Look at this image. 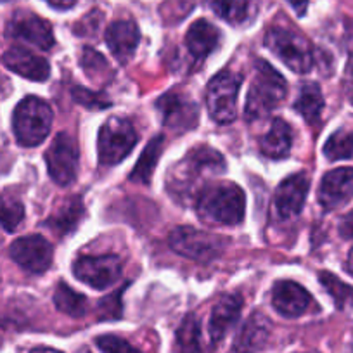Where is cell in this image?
I'll return each mask as SVG.
<instances>
[{
  "label": "cell",
  "instance_id": "1",
  "mask_svg": "<svg viewBox=\"0 0 353 353\" xmlns=\"http://www.w3.org/2000/svg\"><path fill=\"white\" fill-rule=\"evenodd\" d=\"M244 208V192L232 182L206 185L196 201V212L201 220L220 225H237L243 222Z\"/></svg>",
  "mask_w": 353,
  "mask_h": 353
},
{
  "label": "cell",
  "instance_id": "2",
  "mask_svg": "<svg viewBox=\"0 0 353 353\" xmlns=\"http://www.w3.org/2000/svg\"><path fill=\"white\" fill-rule=\"evenodd\" d=\"M286 92L288 85L283 74L267 61H256L254 77L248 90V101L244 108L246 120L254 121L269 117L274 108L283 103Z\"/></svg>",
  "mask_w": 353,
  "mask_h": 353
},
{
  "label": "cell",
  "instance_id": "3",
  "mask_svg": "<svg viewBox=\"0 0 353 353\" xmlns=\"http://www.w3.org/2000/svg\"><path fill=\"white\" fill-rule=\"evenodd\" d=\"M54 113L49 104L35 96H28L16 106L12 114V130L16 141L25 148L42 144L52 127Z\"/></svg>",
  "mask_w": 353,
  "mask_h": 353
},
{
  "label": "cell",
  "instance_id": "4",
  "mask_svg": "<svg viewBox=\"0 0 353 353\" xmlns=\"http://www.w3.org/2000/svg\"><path fill=\"white\" fill-rule=\"evenodd\" d=\"M265 46L294 73H308L314 66V50L310 43L293 30L274 26L265 35Z\"/></svg>",
  "mask_w": 353,
  "mask_h": 353
},
{
  "label": "cell",
  "instance_id": "5",
  "mask_svg": "<svg viewBox=\"0 0 353 353\" xmlns=\"http://www.w3.org/2000/svg\"><path fill=\"white\" fill-rule=\"evenodd\" d=\"M170 246L181 256L196 261H212L225 251V248L229 246V239L184 225L176 227L170 234Z\"/></svg>",
  "mask_w": 353,
  "mask_h": 353
},
{
  "label": "cell",
  "instance_id": "6",
  "mask_svg": "<svg viewBox=\"0 0 353 353\" xmlns=\"http://www.w3.org/2000/svg\"><path fill=\"white\" fill-rule=\"evenodd\" d=\"M137 142L139 135L130 121L117 117L110 118L101 127L99 137H97L101 165H117L123 161Z\"/></svg>",
  "mask_w": 353,
  "mask_h": 353
},
{
  "label": "cell",
  "instance_id": "7",
  "mask_svg": "<svg viewBox=\"0 0 353 353\" xmlns=\"http://www.w3.org/2000/svg\"><path fill=\"white\" fill-rule=\"evenodd\" d=\"M239 87L241 77L232 71H222L210 80L206 88V108L216 123L227 125L236 120Z\"/></svg>",
  "mask_w": 353,
  "mask_h": 353
},
{
  "label": "cell",
  "instance_id": "8",
  "mask_svg": "<svg viewBox=\"0 0 353 353\" xmlns=\"http://www.w3.org/2000/svg\"><path fill=\"white\" fill-rule=\"evenodd\" d=\"M222 172H225V159L220 152L213 151L212 148H196L189 152L184 161H181L176 168V176L170 179V189H192L203 176Z\"/></svg>",
  "mask_w": 353,
  "mask_h": 353
},
{
  "label": "cell",
  "instance_id": "9",
  "mask_svg": "<svg viewBox=\"0 0 353 353\" xmlns=\"http://www.w3.org/2000/svg\"><path fill=\"white\" fill-rule=\"evenodd\" d=\"M123 265L117 254L80 256L73 263V274L78 281L96 290H106L121 277Z\"/></svg>",
  "mask_w": 353,
  "mask_h": 353
},
{
  "label": "cell",
  "instance_id": "10",
  "mask_svg": "<svg viewBox=\"0 0 353 353\" xmlns=\"http://www.w3.org/2000/svg\"><path fill=\"white\" fill-rule=\"evenodd\" d=\"M46 161L50 179L57 185L66 188L73 184L78 175V148L74 139L64 132L56 135L46 152Z\"/></svg>",
  "mask_w": 353,
  "mask_h": 353
},
{
  "label": "cell",
  "instance_id": "11",
  "mask_svg": "<svg viewBox=\"0 0 353 353\" xmlns=\"http://www.w3.org/2000/svg\"><path fill=\"white\" fill-rule=\"evenodd\" d=\"M9 254L26 272L42 274L52 263L54 250L46 237L33 234L16 239L9 248Z\"/></svg>",
  "mask_w": 353,
  "mask_h": 353
},
{
  "label": "cell",
  "instance_id": "12",
  "mask_svg": "<svg viewBox=\"0 0 353 353\" xmlns=\"http://www.w3.org/2000/svg\"><path fill=\"white\" fill-rule=\"evenodd\" d=\"M308 189H310V179L307 173H294V175L288 176L286 181L281 182L276 196H274L277 216L281 220H290L300 215Z\"/></svg>",
  "mask_w": 353,
  "mask_h": 353
},
{
  "label": "cell",
  "instance_id": "13",
  "mask_svg": "<svg viewBox=\"0 0 353 353\" xmlns=\"http://www.w3.org/2000/svg\"><path fill=\"white\" fill-rule=\"evenodd\" d=\"M8 35L16 40L39 47L42 50H50L54 47L52 26L46 19L32 14V12H18L8 26Z\"/></svg>",
  "mask_w": 353,
  "mask_h": 353
},
{
  "label": "cell",
  "instance_id": "14",
  "mask_svg": "<svg viewBox=\"0 0 353 353\" xmlns=\"http://www.w3.org/2000/svg\"><path fill=\"white\" fill-rule=\"evenodd\" d=\"M353 198V168L331 170L324 175L319 188V203L324 210H334Z\"/></svg>",
  "mask_w": 353,
  "mask_h": 353
},
{
  "label": "cell",
  "instance_id": "15",
  "mask_svg": "<svg viewBox=\"0 0 353 353\" xmlns=\"http://www.w3.org/2000/svg\"><path fill=\"white\" fill-rule=\"evenodd\" d=\"M163 123L175 132H185L198 121V108L184 94L170 92L158 101Z\"/></svg>",
  "mask_w": 353,
  "mask_h": 353
},
{
  "label": "cell",
  "instance_id": "16",
  "mask_svg": "<svg viewBox=\"0 0 353 353\" xmlns=\"http://www.w3.org/2000/svg\"><path fill=\"white\" fill-rule=\"evenodd\" d=\"M272 305L283 317H300L312 305V296L294 281H279L274 284Z\"/></svg>",
  "mask_w": 353,
  "mask_h": 353
},
{
  "label": "cell",
  "instance_id": "17",
  "mask_svg": "<svg viewBox=\"0 0 353 353\" xmlns=\"http://www.w3.org/2000/svg\"><path fill=\"white\" fill-rule=\"evenodd\" d=\"M243 308V298L239 294H223L213 307L208 322V334L213 345L222 341L229 329L237 322Z\"/></svg>",
  "mask_w": 353,
  "mask_h": 353
},
{
  "label": "cell",
  "instance_id": "18",
  "mask_svg": "<svg viewBox=\"0 0 353 353\" xmlns=\"http://www.w3.org/2000/svg\"><path fill=\"white\" fill-rule=\"evenodd\" d=\"M2 63L11 71L18 73L19 77H25L33 81H46L50 74L47 59L23 49V47H11L9 50H6L2 56Z\"/></svg>",
  "mask_w": 353,
  "mask_h": 353
},
{
  "label": "cell",
  "instance_id": "19",
  "mask_svg": "<svg viewBox=\"0 0 353 353\" xmlns=\"http://www.w3.org/2000/svg\"><path fill=\"white\" fill-rule=\"evenodd\" d=\"M270 329L272 325H270L269 319L260 312H254L237 334L230 353H256L258 350L263 348L265 343L269 341Z\"/></svg>",
  "mask_w": 353,
  "mask_h": 353
},
{
  "label": "cell",
  "instance_id": "20",
  "mask_svg": "<svg viewBox=\"0 0 353 353\" xmlns=\"http://www.w3.org/2000/svg\"><path fill=\"white\" fill-rule=\"evenodd\" d=\"M141 40V32L139 26L130 19H123V21H114L110 25L106 32V43L113 56L117 57L120 63H127L130 57L134 56L135 49Z\"/></svg>",
  "mask_w": 353,
  "mask_h": 353
},
{
  "label": "cell",
  "instance_id": "21",
  "mask_svg": "<svg viewBox=\"0 0 353 353\" xmlns=\"http://www.w3.org/2000/svg\"><path fill=\"white\" fill-rule=\"evenodd\" d=\"M220 40V32L206 19H198L191 25L185 35V46L194 59H206L216 49Z\"/></svg>",
  "mask_w": 353,
  "mask_h": 353
},
{
  "label": "cell",
  "instance_id": "22",
  "mask_svg": "<svg viewBox=\"0 0 353 353\" xmlns=\"http://www.w3.org/2000/svg\"><path fill=\"white\" fill-rule=\"evenodd\" d=\"M291 145H293V130L286 121L276 118L269 132L261 137L260 151L267 158L283 159L290 154Z\"/></svg>",
  "mask_w": 353,
  "mask_h": 353
},
{
  "label": "cell",
  "instance_id": "23",
  "mask_svg": "<svg viewBox=\"0 0 353 353\" xmlns=\"http://www.w3.org/2000/svg\"><path fill=\"white\" fill-rule=\"evenodd\" d=\"M294 110L308 121V123H317L324 110V97H322L321 87L314 81H305L300 87L296 101H294Z\"/></svg>",
  "mask_w": 353,
  "mask_h": 353
},
{
  "label": "cell",
  "instance_id": "24",
  "mask_svg": "<svg viewBox=\"0 0 353 353\" xmlns=\"http://www.w3.org/2000/svg\"><path fill=\"white\" fill-rule=\"evenodd\" d=\"M81 216H83V205H81V199L71 198L66 199L54 215H50V219L47 220L46 225L56 230L59 236H64V234L73 232L74 227H77L78 222L81 220Z\"/></svg>",
  "mask_w": 353,
  "mask_h": 353
},
{
  "label": "cell",
  "instance_id": "25",
  "mask_svg": "<svg viewBox=\"0 0 353 353\" xmlns=\"http://www.w3.org/2000/svg\"><path fill=\"white\" fill-rule=\"evenodd\" d=\"M163 151V137H154L148 145H145L144 152L139 158L137 166L132 170L130 173V181L139 182V184H148L151 181V175L154 172L156 165H158V159L161 156Z\"/></svg>",
  "mask_w": 353,
  "mask_h": 353
},
{
  "label": "cell",
  "instance_id": "26",
  "mask_svg": "<svg viewBox=\"0 0 353 353\" xmlns=\"http://www.w3.org/2000/svg\"><path fill=\"white\" fill-rule=\"evenodd\" d=\"M54 305L57 310L70 317H83L87 312V298L71 290L66 283L57 284L54 291Z\"/></svg>",
  "mask_w": 353,
  "mask_h": 353
},
{
  "label": "cell",
  "instance_id": "27",
  "mask_svg": "<svg viewBox=\"0 0 353 353\" xmlns=\"http://www.w3.org/2000/svg\"><path fill=\"white\" fill-rule=\"evenodd\" d=\"M176 353H206L201 345V329L194 315H188L176 331Z\"/></svg>",
  "mask_w": 353,
  "mask_h": 353
},
{
  "label": "cell",
  "instance_id": "28",
  "mask_svg": "<svg viewBox=\"0 0 353 353\" xmlns=\"http://www.w3.org/2000/svg\"><path fill=\"white\" fill-rule=\"evenodd\" d=\"M212 9L230 25H241L250 18L253 0H212Z\"/></svg>",
  "mask_w": 353,
  "mask_h": 353
},
{
  "label": "cell",
  "instance_id": "29",
  "mask_svg": "<svg viewBox=\"0 0 353 353\" xmlns=\"http://www.w3.org/2000/svg\"><path fill=\"white\" fill-rule=\"evenodd\" d=\"M319 281L324 286V290L327 291L329 296L334 300V305L339 310H346V308L353 307V288L348 286L346 283H343L339 277H336L331 272H321L319 274Z\"/></svg>",
  "mask_w": 353,
  "mask_h": 353
},
{
  "label": "cell",
  "instance_id": "30",
  "mask_svg": "<svg viewBox=\"0 0 353 353\" xmlns=\"http://www.w3.org/2000/svg\"><path fill=\"white\" fill-rule=\"evenodd\" d=\"M25 219V206L11 194H0V227L14 232Z\"/></svg>",
  "mask_w": 353,
  "mask_h": 353
},
{
  "label": "cell",
  "instance_id": "31",
  "mask_svg": "<svg viewBox=\"0 0 353 353\" xmlns=\"http://www.w3.org/2000/svg\"><path fill=\"white\" fill-rule=\"evenodd\" d=\"M325 158L331 161L350 159L353 156V132H334L324 144Z\"/></svg>",
  "mask_w": 353,
  "mask_h": 353
},
{
  "label": "cell",
  "instance_id": "32",
  "mask_svg": "<svg viewBox=\"0 0 353 353\" xmlns=\"http://www.w3.org/2000/svg\"><path fill=\"white\" fill-rule=\"evenodd\" d=\"M96 345L103 353H142L135 346H132L127 339L114 334H103L96 339Z\"/></svg>",
  "mask_w": 353,
  "mask_h": 353
},
{
  "label": "cell",
  "instance_id": "33",
  "mask_svg": "<svg viewBox=\"0 0 353 353\" xmlns=\"http://www.w3.org/2000/svg\"><path fill=\"white\" fill-rule=\"evenodd\" d=\"M71 96H73V99L77 101L78 104L85 106L87 110H104V108H108L111 104L110 101L104 99L101 94H92L90 90H87V88L83 87H74L73 90H71Z\"/></svg>",
  "mask_w": 353,
  "mask_h": 353
},
{
  "label": "cell",
  "instance_id": "34",
  "mask_svg": "<svg viewBox=\"0 0 353 353\" xmlns=\"http://www.w3.org/2000/svg\"><path fill=\"white\" fill-rule=\"evenodd\" d=\"M121 294V291H118V293H114L113 296L111 298H104V300H101V310H103V315L104 317H120V315L117 314V312L113 310V307L117 308V310H120L121 312V305H120V301H117V298L120 296Z\"/></svg>",
  "mask_w": 353,
  "mask_h": 353
},
{
  "label": "cell",
  "instance_id": "35",
  "mask_svg": "<svg viewBox=\"0 0 353 353\" xmlns=\"http://www.w3.org/2000/svg\"><path fill=\"white\" fill-rule=\"evenodd\" d=\"M338 229H339V234H341V237H345V239H353V210L343 216Z\"/></svg>",
  "mask_w": 353,
  "mask_h": 353
},
{
  "label": "cell",
  "instance_id": "36",
  "mask_svg": "<svg viewBox=\"0 0 353 353\" xmlns=\"http://www.w3.org/2000/svg\"><path fill=\"white\" fill-rule=\"evenodd\" d=\"M345 92L350 103L353 104V54L348 61V66L345 71Z\"/></svg>",
  "mask_w": 353,
  "mask_h": 353
},
{
  "label": "cell",
  "instance_id": "37",
  "mask_svg": "<svg viewBox=\"0 0 353 353\" xmlns=\"http://www.w3.org/2000/svg\"><path fill=\"white\" fill-rule=\"evenodd\" d=\"M291 4V8L296 11V14H305V11H307V6H308V0H288Z\"/></svg>",
  "mask_w": 353,
  "mask_h": 353
},
{
  "label": "cell",
  "instance_id": "38",
  "mask_svg": "<svg viewBox=\"0 0 353 353\" xmlns=\"http://www.w3.org/2000/svg\"><path fill=\"white\" fill-rule=\"evenodd\" d=\"M47 2L56 9H70L73 8L77 0H47Z\"/></svg>",
  "mask_w": 353,
  "mask_h": 353
},
{
  "label": "cell",
  "instance_id": "39",
  "mask_svg": "<svg viewBox=\"0 0 353 353\" xmlns=\"http://www.w3.org/2000/svg\"><path fill=\"white\" fill-rule=\"evenodd\" d=\"M346 270L353 276V250L348 253V260H346Z\"/></svg>",
  "mask_w": 353,
  "mask_h": 353
},
{
  "label": "cell",
  "instance_id": "40",
  "mask_svg": "<svg viewBox=\"0 0 353 353\" xmlns=\"http://www.w3.org/2000/svg\"><path fill=\"white\" fill-rule=\"evenodd\" d=\"M32 353H63V352H59V350H54V348H35V350H32Z\"/></svg>",
  "mask_w": 353,
  "mask_h": 353
},
{
  "label": "cell",
  "instance_id": "41",
  "mask_svg": "<svg viewBox=\"0 0 353 353\" xmlns=\"http://www.w3.org/2000/svg\"><path fill=\"white\" fill-rule=\"evenodd\" d=\"M308 353H314V352H308Z\"/></svg>",
  "mask_w": 353,
  "mask_h": 353
},
{
  "label": "cell",
  "instance_id": "42",
  "mask_svg": "<svg viewBox=\"0 0 353 353\" xmlns=\"http://www.w3.org/2000/svg\"><path fill=\"white\" fill-rule=\"evenodd\" d=\"M352 353H353V348H352Z\"/></svg>",
  "mask_w": 353,
  "mask_h": 353
}]
</instances>
